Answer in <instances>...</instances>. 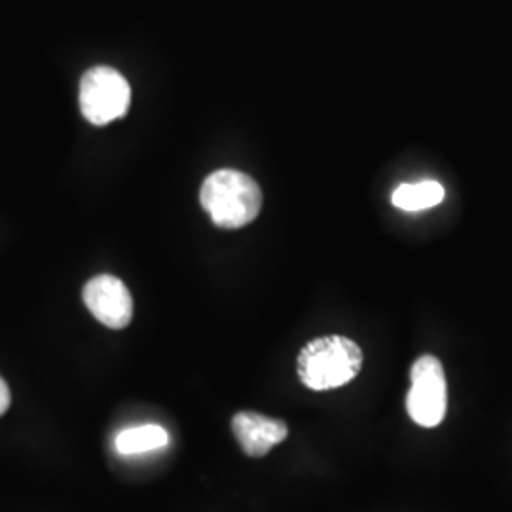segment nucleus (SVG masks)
<instances>
[{
	"label": "nucleus",
	"mask_w": 512,
	"mask_h": 512,
	"mask_svg": "<svg viewBox=\"0 0 512 512\" xmlns=\"http://www.w3.org/2000/svg\"><path fill=\"white\" fill-rule=\"evenodd\" d=\"M363 368V351L346 336H321L306 344L296 370L300 382L313 391H329L348 385Z\"/></svg>",
	"instance_id": "nucleus-1"
},
{
	"label": "nucleus",
	"mask_w": 512,
	"mask_h": 512,
	"mask_svg": "<svg viewBox=\"0 0 512 512\" xmlns=\"http://www.w3.org/2000/svg\"><path fill=\"white\" fill-rule=\"evenodd\" d=\"M80 110L93 126H107L126 116L131 103L129 82L112 67H93L80 80Z\"/></svg>",
	"instance_id": "nucleus-3"
},
{
	"label": "nucleus",
	"mask_w": 512,
	"mask_h": 512,
	"mask_svg": "<svg viewBox=\"0 0 512 512\" xmlns=\"http://www.w3.org/2000/svg\"><path fill=\"white\" fill-rule=\"evenodd\" d=\"M84 304L93 317L109 329H126L133 319V298L122 279L101 274L92 277L84 291Z\"/></svg>",
	"instance_id": "nucleus-5"
},
{
	"label": "nucleus",
	"mask_w": 512,
	"mask_h": 512,
	"mask_svg": "<svg viewBox=\"0 0 512 512\" xmlns=\"http://www.w3.org/2000/svg\"><path fill=\"white\" fill-rule=\"evenodd\" d=\"M410 380L408 416L421 427H437L448 410V384L442 363L433 355H423L412 365Z\"/></svg>",
	"instance_id": "nucleus-4"
},
{
	"label": "nucleus",
	"mask_w": 512,
	"mask_h": 512,
	"mask_svg": "<svg viewBox=\"0 0 512 512\" xmlns=\"http://www.w3.org/2000/svg\"><path fill=\"white\" fill-rule=\"evenodd\" d=\"M12 403V395H10V387L4 382V378L0 376V416L8 412Z\"/></svg>",
	"instance_id": "nucleus-9"
},
{
	"label": "nucleus",
	"mask_w": 512,
	"mask_h": 512,
	"mask_svg": "<svg viewBox=\"0 0 512 512\" xmlns=\"http://www.w3.org/2000/svg\"><path fill=\"white\" fill-rule=\"evenodd\" d=\"M232 431L241 450L249 458H264L272 448L281 444L289 435L283 420H274L258 412H239L232 420Z\"/></svg>",
	"instance_id": "nucleus-6"
},
{
	"label": "nucleus",
	"mask_w": 512,
	"mask_h": 512,
	"mask_svg": "<svg viewBox=\"0 0 512 512\" xmlns=\"http://www.w3.org/2000/svg\"><path fill=\"white\" fill-rule=\"evenodd\" d=\"M169 444V435L162 425L148 423V425H137L131 429H124L116 440V452L122 456H139L165 448Z\"/></svg>",
	"instance_id": "nucleus-7"
},
{
	"label": "nucleus",
	"mask_w": 512,
	"mask_h": 512,
	"mask_svg": "<svg viewBox=\"0 0 512 512\" xmlns=\"http://www.w3.org/2000/svg\"><path fill=\"white\" fill-rule=\"evenodd\" d=\"M444 200V188L437 181H421V183L401 184L393 196L391 202L397 209H403L408 213H416L423 209H431Z\"/></svg>",
	"instance_id": "nucleus-8"
},
{
	"label": "nucleus",
	"mask_w": 512,
	"mask_h": 512,
	"mask_svg": "<svg viewBox=\"0 0 512 512\" xmlns=\"http://www.w3.org/2000/svg\"><path fill=\"white\" fill-rule=\"evenodd\" d=\"M200 200L215 226L238 230L258 217L262 190L253 177L241 171L219 169L203 181Z\"/></svg>",
	"instance_id": "nucleus-2"
}]
</instances>
